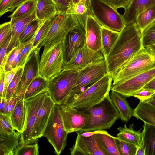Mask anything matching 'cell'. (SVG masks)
Listing matches in <instances>:
<instances>
[{"instance_id":"obj_1","label":"cell","mask_w":155,"mask_h":155,"mask_svg":"<svg viewBox=\"0 0 155 155\" xmlns=\"http://www.w3.org/2000/svg\"><path fill=\"white\" fill-rule=\"evenodd\" d=\"M142 31L136 21L125 25L105 59L108 72L113 74L142 48Z\"/></svg>"},{"instance_id":"obj_2","label":"cell","mask_w":155,"mask_h":155,"mask_svg":"<svg viewBox=\"0 0 155 155\" xmlns=\"http://www.w3.org/2000/svg\"><path fill=\"white\" fill-rule=\"evenodd\" d=\"M112 83V75L108 72L103 77L60 105L62 107H71L84 109L102 102L109 94Z\"/></svg>"},{"instance_id":"obj_3","label":"cell","mask_w":155,"mask_h":155,"mask_svg":"<svg viewBox=\"0 0 155 155\" xmlns=\"http://www.w3.org/2000/svg\"><path fill=\"white\" fill-rule=\"evenodd\" d=\"M81 109L89 113L91 117L88 123L77 132L108 129L120 118L119 113L109 94L99 104L92 107Z\"/></svg>"},{"instance_id":"obj_4","label":"cell","mask_w":155,"mask_h":155,"mask_svg":"<svg viewBox=\"0 0 155 155\" xmlns=\"http://www.w3.org/2000/svg\"><path fill=\"white\" fill-rule=\"evenodd\" d=\"M154 67L155 58L143 47L113 74L112 84L118 83Z\"/></svg>"},{"instance_id":"obj_5","label":"cell","mask_w":155,"mask_h":155,"mask_svg":"<svg viewBox=\"0 0 155 155\" xmlns=\"http://www.w3.org/2000/svg\"><path fill=\"white\" fill-rule=\"evenodd\" d=\"M43 47L39 62V73L48 80L63 69L64 61L62 41Z\"/></svg>"},{"instance_id":"obj_6","label":"cell","mask_w":155,"mask_h":155,"mask_svg":"<svg viewBox=\"0 0 155 155\" xmlns=\"http://www.w3.org/2000/svg\"><path fill=\"white\" fill-rule=\"evenodd\" d=\"M68 134L64 126L60 105L55 104L44 132L46 137L52 145L55 153L60 154L66 145Z\"/></svg>"},{"instance_id":"obj_7","label":"cell","mask_w":155,"mask_h":155,"mask_svg":"<svg viewBox=\"0 0 155 155\" xmlns=\"http://www.w3.org/2000/svg\"><path fill=\"white\" fill-rule=\"evenodd\" d=\"M80 70L63 69L48 79L47 91L56 104L61 105L69 96Z\"/></svg>"},{"instance_id":"obj_8","label":"cell","mask_w":155,"mask_h":155,"mask_svg":"<svg viewBox=\"0 0 155 155\" xmlns=\"http://www.w3.org/2000/svg\"><path fill=\"white\" fill-rule=\"evenodd\" d=\"M92 15L102 27L120 32L125 25L122 15L101 0H90Z\"/></svg>"},{"instance_id":"obj_9","label":"cell","mask_w":155,"mask_h":155,"mask_svg":"<svg viewBox=\"0 0 155 155\" xmlns=\"http://www.w3.org/2000/svg\"><path fill=\"white\" fill-rule=\"evenodd\" d=\"M78 26L75 19L66 13L58 14L48 32L38 47H42L53 43L62 41L69 32Z\"/></svg>"},{"instance_id":"obj_10","label":"cell","mask_w":155,"mask_h":155,"mask_svg":"<svg viewBox=\"0 0 155 155\" xmlns=\"http://www.w3.org/2000/svg\"><path fill=\"white\" fill-rule=\"evenodd\" d=\"M108 73L105 60L89 65L80 70L69 96L64 102L80 92L82 88L100 80Z\"/></svg>"},{"instance_id":"obj_11","label":"cell","mask_w":155,"mask_h":155,"mask_svg":"<svg viewBox=\"0 0 155 155\" xmlns=\"http://www.w3.org/2000/svg\"><path fill=\"white\" fill-rule=\"evenodd\" d=\"M48 94L46 90L25 101L27 109L26 127L24 132L21 134L19 144L25 145L38 142H33L32 140L34 127L38 112L45 98Z\"/></svg>"},{"instance_id":"obj_12","label":"cell","mask_w":155,"mask_h":155,"mask_svg":"<svg viewBox=\"0 0 155 155\" xmlns=\"http://www.w3.org/2000/svg\"><path fill=\"white\" fill-rule=\"evenodd\" d=\"M155 77V67L117 84H112L111 90L128 97L143 88Z\"/></svg>"},{"instance_id":"obj_13","label":"cell","mask_w":155,"mask_h":155,"mask_svg":"<svg viewBox=\"0 0 155 155\" xmlns=\"http://www.w3.org/2000/svg\"><path fill=\"white\" fill-rule=\"evenodd\" d=\"M41 48L37 47L34 49L24 65L21 80L14 96L17 97L19 99L23 98L31 82L35 78L40 75L39 66Z\"/></svg>"},{"instance_id":"obj_14","label":"cell","mask_w":155,"mask_h":155,"mask_svg":"<svg viewBox=\"0 0 155 155\" xmlns=\"http://www.w3.org/2000/svg\"><path fill=\"white\" fill-rule=\"evenodd\" d=\"M76 133L75 144L70 148L71 155H105L97 143L94 131Z\"/></svg>"},{"instance_id":"obj_15","label":"cell","mask_w":155,"mask_h":155,"mask_svg":"<svg viewBox=\"0 0 155 155\" xmlns=\"http://www.w3.org/2000/svg\"><path fill=\"white\" fill-rule=\"evenodd\" d=\"M104 60L101 50L94 51L89 48L86 45L77 51L65 64L63 69L79 71L89 65Z\"/></svg>"},{"instance_id":"obj_16","label":"cell","mask_w":155,"mask_h":155,"mask_svg":"<svg viewBox=\"0 0 155 155\" xmlns=\"http://www.w3.org/2000/svg\"><path fill=\"white\" fill-rule=\"evenodd\" d=\"M61 107L64 126L68 134L79 131L90 120V114L82 110L71 107Z\"/></svg>"},{"instance_id":"obj_17","label":"cell","mask_w":155,"mask_h":155,"mask_svg":"<svg viewBox=\"0 0 155 155\" xmlns=\"http://www.w3.org/2000/svg\"><path fill=\"white\" fill-rule=\"evenodd\" d=\"M62 43L65 65L80 48L86 45L85 31L76 26L69 32Z\"/></svg>"},{"instance_id":"obj_18","label":"cell","mask_w":155,"mask_h":155,"mask_svg":"<svg viewBox=\"0 0 155 155\" xmlns=\"http://www.w3.org/2000/svg\"><path fill=\"white\" fill-rule=\"evenodd\" d=\"M55 104L49 94L45 98L37 114L34 127L32 137L33 142L38 141V139L43 136L44 132Z\"/></svg>"},{"instance_id":"obj_19","label":"cell","mask_w":155,"mask_h":155,"mask_svg":"<svg viewBox=\"0 0 155 155\" xmlns=\"http://www.w3.org/2000/svg\"><path fill=\"white\" fill-rule=\"evenodd\" d=\"M36 12V8L31 13L11 19L12 37L6 52L7 56H8L12 50L19 44L18 37L25 27L31 21L37 18Z\"/></svg>"},{"instance_id":"obj_20","label":"cell","mask_w":155,"mask_h":155,"mask_svg":"<svg viewBox=\"0 0 155 155\" xmlns=\"http://www.w3.org/2000/svg\"><path fill=\"white\" fill-rule=\"evenodd\" d=\"M101 27L92 15L88 16L85 30L86 45L95 51L101 50Z\"/></svg>"},{"instance_id":"obj_21","label":"cell","mask_w":155,"mask_h":155,"mask_svg":"<svg viewBox=\"0 0 155 155\" xmlns=\"http://www.w3.org/2000/svg\"><path fill=\"white\" fill-rule=\"evenodd\" d=\"M90 0H80L76 3H69L66 12L76 20L78 26L85 31L87 18L91 13L90 7Z\"/></svg>"},{"instance_id":"obj_22","label":"cell","mask_w":155,"mask_h":155,"mask_svg":"<svg viewBox=\"0 0 155 155\" xmlns=\"http://www.w3.org/2000/svg\"><path fill=\"white\" fill-rule=\"evenodd\" d=\"M155 6V0H131L123 15L125 25L135 21L138 15Z\"/></svg>"},{"instance_id":"obj_23","label":"cell","mask_w":155,"mask_h":155,"mask_svg":"<svg viewBox=\"0 0 155 155\" xmlns=\"http://www.w3.org/2000/svg\"><path fill=\"white\" fill-rule=\"evenodd\" d=\"M27 109L25 101L19 99L11 115L10 118L14 129L23 133L26 128Z\"/></svg>"},{"instance_id":"obj_24","label":"cell","mask_w":155,"mask_h":155,"mask_svg":"<svg viewBox=\"0 0 155 155\" xmlns=\"http://www.w3.org/2000/svg\"><path fill=\"white\" fill-rule=\"evenodd\" d=\"M97 143L105 155H120L115 141V138L104 130L94 131Z\"/></svg>"},{"instance_id":"obj_25","label":"cell","mask_w":155,"mask_h":155,"mask_svg":"<svg viewBox=\"0 0 155 155\" xmlns=\"http://www.w3.org/2000/svg\"><path fill=\"white\" fill-rule=\"evenodd\" d=\"M110 97L119 113L120 118L123 121L127 122L133 116V110L130 106L126 98L112 91Z\"/></svg>"},{"instance_id":"obj_26","label":"cell","mask_w":155,"mask_h":155,"mask_svg":"<svg viewBox=\"0 0 155 155\" xmlns=\"http://www.w3.org/2000/svg\"><path fill=\"white\" fill-rule=\"evenodd\" d=\"M133 116L144 123L155 126V107L146 101H140L133 110Z\"/></svg>"},{"instance_id":"obj_27","label":"cell","mask_w":155,"mask_h":155,"mask_svg":"<svg viewBox=\"0 0 155 155\" xmlns=\"http://www.w3.org/2000/svg\"><path fill=\"white\" fill-rule=\"evenodd\" d=\"M21 134L17 131L10 134L0 133V155H14L19 144Z\"/></svg>"},{"instance_id":"obj_28","label":"cell","mask_w":155,"mask_h":155,"mask_svg":"<svg viewBox=\"0 0 155 155\" xmlns=\"http://www.w3.org/2000/svg\"><path fill=\"white\" fill-rule=\"evenodd\" d=\"M36 13L37 18L44 21L61 12L53 0H38Z\"/></svg>"},{"instance_id":"obj_29","label":"cell","mask_w":155,"mask_h":155,"mask_svg":"<svg viewBox=\"0 0 155 155\" xmlns=\"http://www.w3.org/2000/svg\"><path fill=\"white\" fill-rule=\"evenodd\" d=\"M134 124L129 125L128 128L126 124L124 127H120L117 128L119 132L116 137L122 140L134 144L137 147L142 140V129L137 131L134 130Z\"/></svg>"},{"instance_id":"obj_30","label":"cell","mask_w":155,"mask_h":155,"mask_svg":"<svg viewBox=\"0 0 155 155\" xmlns=\"http://www.w3.org/2000/svg\"><path fill=\"white\" fill-rule=\"evenodd\" d=\"M119 32L113 31L103 27H101V51L107 58L118 37Z\"/></svg>"},{"instance_id":"obj_31","label":"cell","mask_w":155,"mask_h":155,"mask_svg":"<svg viewBox=\"0 0 155 155\" xmlns=\"http://www.w3.org/2000/svg\"><path fill=\"white\" fill-rule=\"evenodd\" d=\"M142 138L145 149V155H155V126L144 123Z\"/></svg>"},{"instance_id":"obj_32","label":"cell","mask_w":155,"mask_h":155,"mask_svg":"<svg viewBox=\"0 0 155 155\" xmlns=\"http://www.w3.org/2000/svg\"><path fill=\"white\" fill-rule=\"evenodd\" d=\"M48 80L39 75L35 78L27 88L23 100L25 101L47 89Z\"/></svg>"},{"instance_id":"obj_33","label":"cell","mask_w":155,"mask_h":155,"mask_svg":"<svg viewBox=\"0 0 155 155\" xmlns=\"http://www.w3.org/2000/svg\"><path fill=\"white\" fill-rule=\"evenodd\" d=\"M45 21L36 18L29 23L18 37L19 44L27 42L32 39Z\"/></svg>"},{"instance_id":"obj_34","label":"cell","mask_w":155,"mask_h":155,"mask_svg":"<svg viewBox=\"0 0 155 155\" xmlns=\"http://www.w3.org/2000/svg\"><path fill=\"white\" fill-rule=\"evenodd\" d=\"M155 20V6L144 11L137 18L135 21L142 32Z\"/></svg>"},{"instance_id":"obj_35","label":"cell","mask_w":155,"mask_h":155,"mask_svg":"<svg viewBox=\"0 0 155 155\" xmlns=\"http://www.w3.org/2000/svg\"><path fill=\"white\" fill-rule=\"evenodd\" d=\"M38 0H30L25 2L16 8L8 17L11 19L32 13L36 8Z\"/></svg>"},{"instance_id":"obj_36","label":"cell","mask_w":155,"mask_h":155,"mask_svg":"<svg viewBox=\"0 0 155 155\" xmlns=\"http://www.w3.org/2000/svg\"><path fill=\"white\" fill-rule=\"evenodd\" d=\"M24 68V66L18 67L7 88L5 98L6 100L10 99L14 96L21 80Z\"/></svg>"},{"instance_id":"obj_37","label":"cell","mask_w":155,"mask_h":155,"mask_svg":"<svg viewBox=\"0 0 155 155\" xmlns=\"http://www.w3.org/2000/svg\"><path fill=\"white\" fill-rule=\"evenodd\" d=\"M142 42L144 48L155 44V20L142 32Z\"/></svg>"},{"instance_id":"obj_38","label":"cell","mask_w":155,"mask_h":155,"mask_svg":"<svg viewBox=\"0 0 155 155\" xmlns=\"http://www.w3.org/2000/svg\"><path fill=\"white\" fill-rule=\"evenodd\" d=\"M56 15L45 20L33 37V47L37 48L40 41L46 35Z\"/></svg>"},{"instance_id":"obj_39","label":"cell","mask_w":155,"mask_h":155,"mask_svg":"<svg viewBox=\"0 0 155 155\" xmlns=\"http://www.w3.org/2000/svg\"><path fill=\"white\" fill-rule=\"evenodd\" d=\"M115 141L120 155H135L137 148L136 146L116 137Z\"/></svg>"},{"instance_id":"obj_40","label":"cell","mask_w":155,"mask_h":155,"mask_svg":"<svg viewBox=\"0 0 155 155\" xmlns=\"http://www.w3.org/2000/svg\"><path fill=\"white\" fill-rule=\"evenodd\" d=\"M39 146L37 142L25 145H18L14 155H38Z\"/></svg>"},{"instance_id":"obj_41","label":"cell","mask_w":155,"mask_h":155,"mask_svg":"<svg viewBox=\"0 0 155 155\" xmlns=\"http://www.w3.org/2000/svg\"><path fill=\"white\" fill-rule=\"evenodd\" d=\"M10 117L3 114L0 113V133L10 134L15 131Z\"/></svg>"},{"instance_id":"obj_42","label":"cell","mask_w":155,"mask_h":155,"mask_svg":"<svg viewBox=\"0 0 155 155\" xmlns=\"http://www.w3.org/2000/svg\"><path fill=\"white\" fill-rule=\"evenodd\" d=\"M33 37L26 42L22 49L21 54L18 66H24L31 53L35 48L33 47Z\"/></svg>"},{"instance_id":"obj_43","label":"cell","mask_w":155,"mask_h":155,"mask_svg":"<svg viewBox=\"0 0 155 155\" xmlns=\"http://www.w3.org/2000/svg\"><path fill=\"white\" fill-rule=\"evenodd\" d=\"M12 34L7 38L2 45L0 46V73L4 69V67L8 56L6 52L10 43Z\"/></svg>"},{"instance_id":"obj_44","label":"cell","mask_w":155,"mask_h":155,"mask_svg":"<svg viewBox=\"0 0 155 155\" xmlns=\"http://www.w3.org/2000/svg\"><path fill=\"white\" fill-rule=\"evenodd\" d=\"M10 21L2 24L0 25V46L12 33Z\"/></svg>"},{"instance_id":"obj_45","label":"cell","mask_w":155,"mask_h":155,"mask_svg":"<svg viewBox=\"0 0 155 155\" xmlns=\"http://www.w3.org/2000/svg\"><path fill=\"white\" fill-rule=\"evenodd\" d=\"M19 45L12 50L8 58L4 67V70L5 72L13 69V65L18 50Z\"/></svg>"},{"instance_id":"obj_46","label":"cell","mask_w":155,"mask_h":155,"mask_svg":"<svg viewBox=\"0 0 155 155\" xmlns=\"http://www.w3.org/2000/svg\"><path fill=\"white\" fill-rule=\"evenodd\" d=\"M106 3L117 11L119 8L126 9L128 7L131 0H101Z\"/></svg>"},{"instance_id":"obj_47","label":"cell","mask_w":155,"mask_h":155,"mask_svg":"<svg viewBox=\"0 0 155 155\" xmlns=\"http://www.w3.org/2000/svg\"><path fill=\"white\" fill-rule=\"evenodd\" d=\"M155 94V91L143 88L134 93L132 96L138 99L140 101H146Z\"/></svg>"},{"instance_id":"obj_48","label":"cell","mask_w":155,"mask_h":155,"mask_svg":"<svg viewBox=\"0 0 155 155\" xmlns=\"http://www.w3.org/2000/svg\"><path fill=\"white\" fill-rule=\"evenodd\" d=\"M18 100V98L16 96H14L11 98L6 100V104L3 114L10 117Z\"/></svg>"},{"instance_id":"obj_49","label":"cell","mask_w":155,"mask_h":155,"mask_svg":"<svg viewBox=\"0 0 155 155\" xmlns=\"http://www.w3.org/2000/svg\"><path fill=\"white\" fill-rule=\"evenodd\" d=\"M18 68V67L15 68L10 71L5 72L4 88L2 97L5 98L6 93L8 87L14 78Z\"/></svg>"},{"instance_id":"obj_50","label":"cell","mask_w":155,"mask_h":155,"mask_svg":"<svg viewBox=\"0 0 155 155\" xmlns=\"http://www.w3.org/2000/svg\"><path fill=\"white\" fill-rule=\"evenodd\" d=\"M13 0H0V16L7 12V9Z\"/></svg>"},{"instance_id":"obj_51","label":"cell","mask_w":155,"mask_h":155,"mask_svg":"<svg viewBox=\"0 0 155 155\" xmlns=\"http://www.w3.org/2000/svg\"><path fill=\"white\" fill-rule=\"evenodd\" d=\"M57 4L60 12L66 13L69 4L66 0H53Z\"/></svg>"},{"instance_id":"obj_52","label":"cell","mask_w":155,"mask_h":155,"mask_svg":"<svg viewBox=\"0 0 155 155\" xmlns=\"http://www.w3.org/2000/svg\"><path fill=\"white\" fill-rule=\"evenodd\" d=\"M30 0H13L7 9V12H13L18 7L25 2Z\"/></svg>"},{"instance_id":"obj_53","label":"cell","mask_w":155,"mask_h":155,"mask_svg":"<svg viewBox=\"0 0 155 155\" xmlns=\"http://www.w3.org/2000/svg\"><path fill=\"white\" fill-rule=\"evenodd\" d=\"M5 74V70L0 73V97H2L3 96Z\"/></svg>"},{"instance_id":"obj_54","label":"cell","mask_w":155,"mask_h":155,"mask_svg":"<svg viewBox=\"0 0 155 155\" xmlns=\"http://www.w3.org/2000/svg\"><path fill=\"white\" fill-rule=\"evenodd\" d=\"M135 155H145V149L142 138L141 142L137 147Z\"/></svg>"},{"instance_id":"obj_55","label":"cell","mask_w":155,"mask_h":155,"mask_svg":"<svg viewBox=\"0 0 155 155\" xmlns=\"http://www.w3.org/2000/svg\"><path fill=\"white\" fill-rule=\"evenodd\" d=\"M146 51L155 58V44L144 47Z\"/></svg>"},{"instance_id":"obj_56","label":"cell","mask_w":155,"mask_h":155,"mask_svg":"<svg viewBox=\"0 0 155 155\" xmlns=\"http://www.w3.org/2000/svg\"><path fill=\"white\" fill-rule=\"evenodd\" d=\"M143 88L155 91V77L147 84Z\"/></svg>"},{"instance_id":"obj_57","label":"cell","mask_w":155,"mask_h":155,"mask_svg":"<svg viewBox=\"0 0 155 155\" xmlns=\"http://www.w3.org/2000/svg\"><path fill=\"white\" fill-rule=\"evenodd\" d=\"M0 113L4 114L5 107L6 104V100L4 97H0Z\"/></svg>"},{"instance_id":"obj_58","label":"cell","mask_w":155,"mask_h":155,"mask_svg":"<svg viewBox=\"0 0 155 155\" xmlns=\"http://www.w3.org/2000/svg\"><path fill=\"white\" fill-rule=\"evenodd\" d=\"M155 107V94L151 98L146 101Z\"/></svg>"},{"instance_id":"obj_59","label":"cell","mask_w":155,"mask_h":155,"mask_svg":"<svg viewBox=\"0 0 155 155\" xmlns=\"http://www.w3.org/2000/svg\"><path fill=\"white\" fill-rule=\"evenodd\" d=\"M80 0H72L71 2L73 3H76L78 2Z\"/></svg>"},{"instance_id":"obj_60","label":"cell","mask_w":155,"mask_h":155,"mask_svg":"<svg viewBox=\"0 0 155 155\" xmlns=\"http://www.w3.org/2000/svg\"><path fill=\"white\" fill-rule=\"evenodd\" d=\"M66 0L69 3H71L72 2V0Z\"/></svg>"}]
</instances>
